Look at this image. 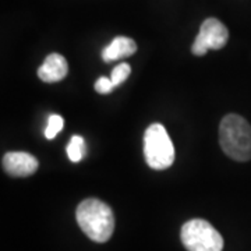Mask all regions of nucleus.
Returning <instances> with one entry per match:
<instances>
[{"mask_svg":"<svg viewBox=\"0 0 251 251\" xmlns=\"http://www.w3.org/2000/svg\"><path fill=\"white\" fill-rule=\"evenodd\" d=\"M130 74H131V67H130V64H127V63H120V64H117L116 67L113 69L112 75H110V80H112L115 87H119V85H122V84L128 78Z\"/></svg>","mask_w":251,"mask_h":251,"instance_id":"obj_11","label":"nucleus"},{"mask_svg":"<svg viewBox=\"0 0 251 251\" xmlns=\"http://www.w3.org/2000/svg\"><path fill=\"white\" fill-rule=\"evenodd\" d=\"M181 243L187 251H222L224 239L209 222L191 219L181 227Z\"/></svg>","mask_w":251,"mask_h":251,"instance_id":"obj_4","label":"nucleus"},{"mask_svg":"<svg viewBox=\"0 0 251 251\" xmlns=\"http://www.w3.org/2000/svg\"><path fill=\"white\" fill-rule=\"evenodd\" d=\"M1 165L4 172L13 177H28L34 175L39 168V162L34 155L21 151L6 153L3 156Z\"/></svg>","mask_w":251,"mask_h":251,"instance_id":"obj_6","label":"nucleus"},{"mask_svg":"<svg viewBox=\"0 0 251 251\" xmlns=\"http://www.w3.org/2000/svg\"><path fill=\"white\" fill-rule=\"evenodd\" d=\"M137 52V45L131 38L127 36H116L103 50L102 59L105 62H113L117 59L128 57Z\"/></svg>","mask_w":251,"mask_h":251,"instance_id":"obj_8","label":"nucleus"},{"mask_svg":"<svg viewBox=\"0 0 251 251\" xmlns=\"http://www.w3.org/2000/svg\"><path fill=\"white\" fill-rule=\"evenodd\" d=\"M94 87H95V91H97L98 94H110L112 91L116 88V87L113 85L112 80H110V78H106V77H99Z\"/></svg>","mask_w":251,"mask_h":251,"instance_id":"obj_12","label":"nucleus"},{"mask_svg":"<svg viewBox=\"0 0 251 251\" xmlns=\"http://www.w3.org/2000/svg\"><path fill=\"white\" fill-rule=\"evenodd\" d=\"M229 41V31L218 18H206L201 24L200 32L193 44L191 52L196 56H204L209 50L222 49Z\"/></svg>","mask_w":251,"mask_h":251,"instance_id":"obj_5","label":"nucleus"},{"mask_svg":"<svg viewBox=\"0 0 251 251\" xmlns=\"http://www.w3.org/2000/svg\"><path fill=\"white\" fill-rule=\"evenodd\" d=\"M64 119L60 115H50L45 128V137L48 140H53L56 135L63 130Z\"/></svg>","mask_w":251,"mask_h":251,"instance_id":"obj_10","label":"nucleus"},{"mask_svg":"<svg viewBox=\"0 0 251 251\" xmlns=\"http://www.w3.org/2000/svg\"><path fill=\"white\" fill-rule=\"evenodd\" d=\"M66 151L70 161L78 163L85 156V140L81 135H73Z\"/></svg>","mask_w":251,"mask_h":251,"instance_id":"obj_9","label":"nucleus"},{"mask_svg":"<svg viewBox=\"0 0 251 251\" xmlns=\"http://www.w3.org/2000/svg\"><path fill=\"white\" fill-rule=\"evenodd\" d=\"M75 219L81 230L92 242H108L115 230V215L110 206L97 198L84 200L77 206Z\"/></svg>","mask_w":251,"mask_h":251,"instance_id":"obj_1","label":"nucleus"},{"mask_svg":"<svg viewBox=\"0 0 251 251\" xmlns=\"http://www.w3.org/2000/svg\"><path fill=\"white\" fill-rule=\"evenodd\" d=\"M69 73L67 60L59 53H50L38 69V77L44 82H57L62 81Z\"/></svg>","mask_w":251,"mask_h":251,"instance_id":"obj_7","label":"nucleus"},{"mask_svg":"<svg viewBox=\"0 0 251 251\" xmlns=\"http://www.w3.org/2000/svg\"><path fill=\"white\" fill-rule=\"evenodd\" d=\"M144 156L150 168L163 171L175 162V147L166 128L159 123L151 125L144 133Z\"/></svg>","mask_w":251,"mask_h":251,"instance_id":"obj_3","label":"nucleus"},{"mask_svg":"<svg viewBox=\"0 0 251 251\" xmlns=\"http://www.w3.org/2000/svg\"><path fill=\"white\" fill-rule=\"evenodd\" d=\"M219 143L224 152L233 161L251 159V126L240 115H226L219 126Z\"/></svg>","mask_w":251,"mask_h":251,"instance_id":"obj_2","label":"nucleus"}]
</instances>
